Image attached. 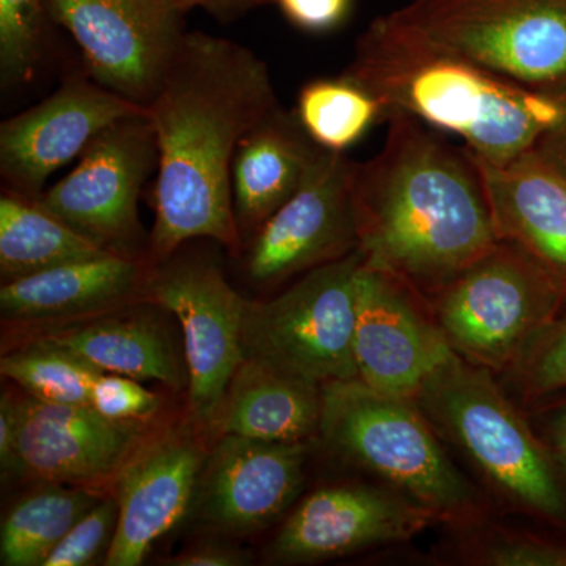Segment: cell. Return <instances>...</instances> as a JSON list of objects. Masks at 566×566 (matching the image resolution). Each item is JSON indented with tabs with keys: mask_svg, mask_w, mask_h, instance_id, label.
<instances>
[{
	"mask_svg": "<svg viewBox=\"0 0 566 566\" xmlns=\"http://www.w3.org/2000/svg\"><path fill=\"white\" fill-rule=\"evenodd\" d=\"M277 106L270 69L255 52L210 33H186L147 106L159 155L151 266L192 240L241 255L230 169L245 134Z\"/></svg>",
	"mask_w": 566,
	"mask_h": 566,
	"instance_id": "obj_1",
	"label": "cell"
},
{
	"mask_svg": "<svg viewBox=\"0 0 566 566\" xmlns=\"http://www.w3.org/2000/svg\"><path fill=\"white\" fill-rule=\"evenodd\" d=\"M386 118L381 151L354 167L359 249L430 303L499 238L472 153L403 112Z\"/></svg>",
	"mask_w": 566,
	"mask_h": 566,
	"instance_id": "obj_2",
	"label": "cell"
},
{
	"mask_svg": "<svg viewBox=\"0 0 566 566\" xmlns=\"http://www.w3.org/2000/svg\"><path fill=\"white\" fill-rule=\"evenodd\" d=\"M345 76L385 111L457 134L476 158L506 164L532 151L566 114V99L520 87L460 59L395 39L371 22Z\"/></svg>",
	"mask_w": 566,
	"mask_h": 566,
	"instance_id": "obj_3",
	"label": "cell"
},
{
	"mask_svg": "<svg viewBox=\"0 0 566 566\" xmlns=\"http://www.w3.org/2000/svg\"><path fill=\"white\" fill-rule=\"evenodd\" d=\"M415 400L499 504L566 528L564 469L493 374L450 354Z\"/></svg>",
	"mask_w": 566,
	"mask_h": 566,
	"instance_id": "obj_4",
	"label": "cell"
},
{
	"mask_svg": "<svg viewBox=\"0 0 566 566\" xmlns=\"http://www.w3.org/2000/svg\"><path fill=\"white\" fill-rule=\"evenodd\" d=\"M318 438L439 524L457 527L488 517L485 494L450 460L415 398L378 392L360 379L329 382L322 387Z\"/></svg>",
	"mask_w": 566,
	"mask_h": 566,
	"instance_id": "obj_5",
	"label": "cell"
},
{
	"mask_svg": "<svg viewBox=\"0 0 566 566\" xmlns=\"http://www.w3.org/2000/svg\"><path fill=\"white\" fill-rule=\"evenodd\" d=\"M374 22L405 43L566 99V0H411Z\"/></svg>",
	"mask_w": 566,
	"mask_h": 566,
	"instance_id": "obj_6",
	"label": "cell"
},
{
	"mask_svg": "<svg viewBox=\"0 0 566 566\" xmlns=\"http://www.w3.org/2000/svg\"><path fill=\"white\" fill-rule=\"evenodd\" d=\"M363 264L357 248L273 297L248 300L241 334L245 359L319 387L357 379L353 334Z\"/></svg>",
	"mask_w": 566,
	"mask_h": 566,
	"instance_id": "obj_7",
	"label": "cell"
},
{
	"mask_svg": "<svg viewBox=\"0 0 566 566\" xmlns=\"http://www.w3.org/2000/svg\"><path fill=\"white\" fill-rule=\"evenodd\" d=\"M564 303L523 252L499 241L428 304L453 352L499 376L557 318Z\"/></svg>",
	"mask_w": 566,
	"mask_h": 566,
	"instance_id": "obj_8",
	"label": "cell"
},
{
	"mask_svg": "<svg viewBox=\"0 0 566 566\" xmlns=\"http://www.w3.org/2000/svg\"><path fill=\"white\" fill-rule=\"evenodd\" d=\"M158 161L155 128L145 109L104 128L76 167L36 202L99 248L148 262L140 255H147L148 245L142 243L139 197Z\"/></svg>",
	"mask_w": 566,
	"mask_h": 566,
	"instance_id": "obj_9",
	"label": "cell"
},
{
	"mask_svg": "<svg viewBox=\"0 0 566 566\" xmlns=\"http://www.w3.org/2000/svg\"><path fill=\"white\" fill-rule=\"evenodd\" d=\"M140 301L158 305L180 323L192 417L212 424L244 360L241 334L248 300L230 285L218 263L177 251L153 264Z\"/></svg>",
	"mask_w": 566,
	"mask_h": 566,
	"instance_id": "obj_10",
	"label": "cell"
},
{
	"mask_svg": "<svg viewBox=\"0 0 566 566\" xmlns=\"http://www.w3.org/2000/svg\"><path fill=\"white\" fill-rule=\"evenodd\" d=\"M44 7L80 48L88 76L144 107L188 33L178 0H44Z\"/></svg>",
	"mask_w": 566,
	"mask_h": 566,
	"instance_id": "obj_11",
	"label": "cell"
},
{
	"mask_svg": "<svg viewBox=\"0 0 566 566\" xmlns=\"http://www.w3.org/2000/svg\"><path fill=\"white\" fill-rule=\"evenodd\" d=\"M346 153H323L300 189L243 245L244 273L260 289L289 285L359 248Z\"/></svg>",
	"mask_w": 566,
	"mask_h": 566,
	"instance_id": "obj_12",
	"label": "cell"
},
{
	"mask_svg": "<svg viewBox=\"0 0 566 566\" xmlns=\"http://www.w3.org/2000/svg\"><path fill=\"white\" fill-rule=\"evenodd\" d=\"M357 379L378 392L415 398L450 354L430 304L395 275L367 263L357 279L353 334Z\"/></svg>",
	"mask_w": 566,
	"mask_h": 566,
	"instance_id": "obj_13",
	"label": "cell"
},
{
	"mask_svg": "<svg viewBox=\"0 0 566 566\" xmlns=\"http://www.w3.org/2000/svg\"><path fill=\"white\" fill-rule=\"evenodd\" d=\"M147 107L107 91L87 71L0 125L2 189L36 200L55 170L80 158L104 128Z\"/></svg>",
	"mask_w": 566,
	"mask_h": 566,
	"instance_id": "obj_14",
	"label": "cell"
},
{
	"mask_svg": "<svg viewBox=\"0 0 566 566\" xmlns=\"http://www.w3.org/2000/svg\"><path fill=\"white\" fill-rule=\"evenodd\" d=\"M438 517L381 483L323 486L300 502L271 545L281 564H312L409 542Z\"/></svg>",
	"mask_w": 566,
	"mask_h": 566,
	"instance_id": "obj_15",
	"label": "cell"
},
{
	"mask_svg": "<svg viewBox=\"0 0 566 566\" xmlns=\"http://www.w3.org/2000/svg\"><path fill=\"white\" fill-rule=\"evenodd\" d=\"M308 441L268 442L222 434L205 458L197 510L208 526L248 534L270 526L304 483Z\"/></svg>",
	"mask_w": 566,
	"mask_h": 566,
	"instance_id": "obj_16",
	"label": "cell"
},
{
	"mask_svg": "<svg viewBox=\"0 0 566 566\" xmlns=\"http://www.w3.org/2000/svg\"><path fill=\"white\" fill-rule=\"evenodd\" d=\"M142 441L144 428L136 420L107 419L91 405L21 398V475L62 485L115 479Z\"/></svg>",
	"mask_w": 566,
	"mask_h": 566,
	"instance_id": "obj_17",
	"label": "cell"
},
{
	"mask_svg": "<svg viewBox=\"0 0 566 566\" xmlns=\"http://www.w3.org/2000/svg\"><path fill=\"white\" fill-rule=\"evenodd\" d=\"M205 453L185 433L156 439L139 450L115 475L118 524L107 549V566H137L188 513L196 497Z\"/></svg>",
	"mask_w": 566,
	"mask_h": 566,
	"instance_id": "obj_18",
	"label": "cell"
},
{
	"mask_svg": "<svg viewBox=\"0 0 566 566\" xmlns=\"http://www.w3.org/2000/svg\"><path fill=\"white\" fill-rule=\"evenodd\" d=\"M472 156L499 241L523 252L566 301V178L535 150L501 166Z\"/></svg>",
	"mask_w": 566,
	"mask_h": 566,
	"instance_id": "obj_19",
	"label": "cell"
},
{
	"mask_svg": "<svg viewBox=\"0 0 566 566\" xmlns=\"http://www.w3.org/2000/svg\"><path fill=\"white\" fill-rule=\"evenodd\" d=\"M151 264L107 253L2 283L0 312L13 323L85 319L140 300Z\"/></svg>",
	"mask_w": 566,
	"mask_h": 566,
	"instance_id": "obj_20",
	"label": "cell"
},
{
	"mask_svg": "<svg viewBox=\"0 0 566 566\" xmlns=\"http://www.w3.org/2000/svg\"><path fill=\"white\" fill-rule=\"evenodd\" d=\"M324 151L296 114L281 104L245 134L230 169L234 221L243 245L303 186Z\"/></svg>",
	"mask_w": 566,
	"mask_h": 566,
	"instance_id": "obj_21",
	"label": "cell"
},
{
	"mask_svg": "<svg viewBox=\"0 0 566 566\" xmlns=\"http://www.w3.org/2000/svg\"><path fill=\"white\" fill-rule=\"evenodd\" d=\"M322 387L245 359L230 379L212 427L222 434L268 442L318 436Z\"/></svg>",
	"mask_w": 566,
	"mask_h": 566,
	"instance_id": "obj_22",
	"label": "cell"
},
{
	"mask_svg": "<svg viewBox=\"0 0 566 566\" xmlns=\"http://www.w3.org/2000/svg\"><path fill=\"white\" fill-rule=\"evenodd\" d=\"M122 307L39 335L88 360L103 374L161 381L178 389L182 382L180 357L167 327L151 311Z\"/></svg>",
	"mask_w": 566,
	"mask_h": 566,
	"instance_id": "obj_23",
	"label": "cell"
},
{
	"mask_svg": "<svg viewBox=\"0 0 566 566\" xmlns=\"http://www.w3.org/2000/svg\"><path fill=\"white\" fill-rule=\"evenodd\" d=\"M112 253L71 229L36 200L0 193V277L2 283L52 268Z\"/></svg>",
	"mask_w": 566,
	"mask_h": 566,
	"instance_id": "obj_24",
	"label": "cell"
},
{
	"mask_svg": "<svg viewBox=\"0 0 566 566\" xmlns=\"http://www.w3.org/2000/svg\"><path fill=\"white\" fill-rule=\"evenodd\" d=\"M102 499L88 488L62 483H50L22 499L3 520L0 564L43 566L63 536Z\"/></svg>",
	"mask_w": 566,
	"mask_h": 566,
	"instance_id": "obj_25",
	"label": "cell"
},
{
	"mask_svg": "<svg viewBox=\"0 0 566 566\" xmlns=\"http://www.w3.org/2000/svg\"><path fill=\"white\" fill-rule=\"evenodd\" d=\"M297 120L324 150L345 153L376 122L385 120L378 99L348 76L308 81L297 95Z\"/></svg>",
	"mask_w": 566,
	"mask_h": 566,
	"instance_id": "obj_26",
	"label": "cell"
},
{
	"mask_svg": "<svg viewBox=\"0 0 566 566\" xmlns=\"http://www.w3.org/2000/svg\"><path fill=\"white\" fill-rule=\"evenodd\" d=\"M0 371L31 397L55 405H91L93 385L103 375L43 335L3 354Z\"/></svg>",
	"mask_w": 566,
	"mask_h": 566,
	"instance_id": "obj_27",
	"label": "cell"
},
{
	"mask_svg": "<svg viewBox=\"0 0 566 566\" xmlns=\"http://www.w3.org/2000/svg\"><path fill=\"white\" fill-rule=\"evenodd\" d=\"M452 556L460 564L482 566H566V545L494 524L490 516L447 527Z\"/></svg>",
	"mask_w": 566,
	"mask_h": 566,
	"instance_id": "obj_28",
	"label": "cell"
},
{
	"mask_svg": "<svg viewBox=\"0 0 566 566\" xmlns=\"http://www.w3.org/2000/svg\"><path fill=\"white\" fill-rule=\"evenodd\" d=\"M51 28L44 0H0V82L3 91L33 81L50 48Z\"/></svg>",
	"mask_w": 566,
	"mask_h": 566,
	"instance_id": "obj_29",
	"label": "cell"
},
{
	"mask_svg": "<svg viewBox=\"0 0 566 566\" xmlns=\"http://www.w3.org/2000/svg\"><path fill=\"white\" fill-rule=\"evenodd\" d=\"M504 376L517 400L528 408L565 392L566 315L539 331Z\"/></svg>",
	"mask_w": 566,
	"mask_h": 566,
	"instance_id": "obj_30",
	"label": "cell"
},
{
	"mask_svg": "<svg viewBox=\"0 0 566 566\" xmlns=\"http://www.w3.org/2000/svg\"><path fill=\"white\" fill-rule=\"evenodd\" d=\"M118 504L115 497H103L91 512L71 527L52 551L43 566H84L92 564L103 549H109L118 524Z\"/></svg>",
	"mask_w": 566,
	"mask_h": 566,
	"instance_id": "obj_31",
	"label": "cell"
},
{
	"mask_svg": "<svg viewBox=\"0 0 566 566\" xmlns=\"http://www.w3.org/2000/svg\"><path fill=\"white\" fill-rule=\"evenodd\" d=\"M91 406L107 419L140 422L159 411V398L137 379L103 374L93 385Z\"/></svg>",
	"mask_w": 566,
	"mask_h": 566,
	"instance_id": "obj_32",
	"label": "cell"
},
{
	"mask_svg": "<svg viewBox=\"0 0 566 566\" xmlns=\"http://www.w3.org/2000/svg\"><path fill=\"white\" fill-rule=\"evenodd\" d=\"M294 28L312 33L334 31L344 24L352 0H274Z\"/></svg>",
	"mask_w": 566,
	"mask_h": 566,
	"instance_id": "obj_33",
	"label": "cell"
},
{
	"mask_svg": "<svg viewBox=\"0 0 566 566\" xmlns=\"http://www.w3.org/2000/svg\"><path fill=\"white\" fill-rule=\"evenodd\" d=\"M20 398L3 392L0 398V465L7 476L21 475Z\"/></svg>",
	"mask_w": 566,
	"mask_h": 566,
	"instance_id": "obj_34",
	"label": "cell"
},
{
	"mask_svg": "<svg viewBox=\"0 0 566 566\" xmlns=\"http://www.w3.org/2000/svg\"><path fill=\"white\" fill-rule=\"evenodd\" d=\"M531 409H543L547 412L543 422V431H545L543 441L566 472V400H547Z\"/></svg>",
	"mask_w": 566,
	"mask_h": 566,
	"instance_id": "obj_35",
	"label": "cell"
},
{
	"mask_svg": "<svg viewBox=\"0 0 566 566\" xmlns=\"http://www.w3.org/2000/svg\"><path fill=\"white\" fill-rule=\"evenodd\" d=\"M178 3L186 13L200 9L219 22H232L245 17L249 11L274 3V0H178Z\"/></svg>",
	"mask_w": 566,
	"mask_h": 566,
	"instance_id": "obj_36",
	"label": "cell"
},
{
	"mask_svg": "<svg viewBox=\"0 0 566 566\" xmlns=\"http://www.w3.org/2000/svg\"><path fill=\"white\" fill-rule=\"evenodd\" d=\"M244 554L221 545H202L174 557L170 565L177 566H237L245 564Z\"/></svg>",
	"mask_w": 566,
	"mask_h": 566,
	"instance_id": "obj_37",
	"label": "cell"
},
{
	"mask_svg": "<svg viewBox=\"0 0 566 566\" xmlns=\"http://www.w3.org/2000/svg\"><path fill=\"white\" fill-rule=\"evenodd\" d=\"M534 150L566 178V114L539 139Z\"/></svg>",
	"mask_w": 566,
	"mask_h": 566,
	"instance_id": "obj_38",
	"label": "cell"
}]
</instances>
